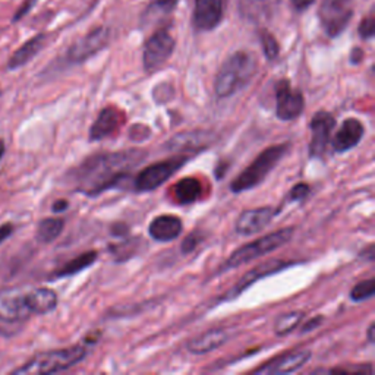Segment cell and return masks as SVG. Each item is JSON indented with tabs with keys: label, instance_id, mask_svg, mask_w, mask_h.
<instances>
[{
	"label": "cell",
	"instance_id": "cell-19",
	"mask_svg": "<svg viewBox=\"0 0 375 375\" xmlns=\"http://www.w3.org/2000/svg\"><path fill=\"white\" fill-rule=\"evenodd\" d=\"M184 232L182 220L176 215L163 214L155 217L148 226L150 236L157 242H172L177 239Z\"/></svg>",
	"mask_w": 375,
	"mask_h": 375
},
{
	"label": "cell",
	"instance_id": "cell-17",
	"mask_svg": "<svg viewBox=\"0 0 375 375\" xmlns=\"http://www.w3.org/2000/svg\"><path fill=\"white\" fill-rule=\"evenodd\" d=\"M277 211L271 207H260V209H252V210H245L244 213H240L236 220V232L239 235H256L261 232L262 229L267 227L270 222L274 219Z\"/></svg>",
	"mask_w": 375,
	"mask_h": 375
},
{
	"label": "cell",
	"instance_id": "cell-40",
	"mask_svg": "<svg viewBox=\"0 0 375 375\" xmlns=\"http://www.w3.org/2000/svg\"><path fill=\"white\" fill-rule=\"evenodd\" d=\"M68 207H69V202H68V201H65V200H57V201L53 204L52 210H53L55 213H62V211H65Z\"/></svg>",
	"mask_w": 375,
	"mask_h": 375
},
{
	"label": "cell",
	"instance_id": "cell-3",
	"mask_svg": "<svg viewBox=\"0 0 375 375\" xmlns=\"http://www.w3.org/2000/svg\"><path fill=\"white\" fill-rule=\"evenodd\" d=\"M294 232H295L294 227H283L280 231H276L270 235H265L260 239L249 242V244L244 247H240L239 249L232 252L231 257L223 262L220 267V273L235 270L240 267V265L269 256L273 251L285 247L287 242H290V239L294 238Z\"/></svg>",
	"mask_w": 375,
	"mask_h": 375
},
{
	"label": "cell",
	"instance_id": "cell-42",
	"mask_svg": "<svg viewBox=\"0 0 375 375\" xmlns=\"http://www.w3.org/2000/svg\"><path fill=\"white\" fill-rule=\"evenodd\" d=\"M3 154H5V144H3V141H0V160H2Z\"/></svg>",
	"mask_w": 375,
	"mask_h": 375
},
{
	"label": "cell",
	"instance_id": "cell-18",
	"mask_svg": "<svg viewBox=\"0 0 375 375\" xmlns=\"http://www.w3.org/2000/svg\"><path fill=\"white\" fill-rule=\"evenodd\" d=\"M364 125L360 120L355 117H349L342 124L340 129L336 132V135L331 141L333 148L336 153H346L349 150L355 148L359 141L364 137Z\"/></svg>",
	"mask_w": 375,
	"mask_h": 375
},
{
	"label": "cell",
	"instance_id": "cell-28",
	"mask_svg": "<svg viewBox=\"0 0 375 375\" xmlns=\"http://www.w3.org/2000/svg\"><path fill=\"white\" fill-rule=\"evenodd\" d=\"M141 244H142V239L134 238V239H129V240L122 242V244L110 245L108 251H110V253L115 257L116 261L124 262V261H128L132 257L137 256V253L140 252Z\"/></svg>",
	"mask_w": 375,
	"mask_h": 375
},
{
	"label": "cell",
	"instance_id": "cell-32",
	"mask_svg": "<svg viewBox=\"0 0 375 375\" xmlns=\"http://www.w3.org/2000/svg\"><path fill=\"white\" fill-rule=\"evenodd\" d=\"M309 193V186L307 184H298L292 188L289 193V200L290 201H300L304 200Z\"/></svg>",
	"mask_w": 375,
	"mask_h": 375
},
{
	"label": "cell",
	"instance_id": "cell-14",
	"mask_svg": "<svg viewBox=\"0 0 375 375\" xmlns=\"http://www.w3.org/2000/svg\"><path fill=\"white\" fill-rule=\"evenodd\" d=\"M224 0H195L193 8V27L198 31H211L220 26L223 19Z\"/></svg>",
	"mask_w": 375,
	"mask_h": 375
},
{
	"label": "cell",
	"instance_id": "cell-37",
	"mask_svg": "<svg viewBox=\"0 0 375 375\" xmlns=\"http://www.w3.org/2000/svg\"><path fill=\"white\" fill-rule=\"evenodd\" d=\"M316 0H292V6L296 12L307 10Z\"/></svg>",
	"mask_w": 375,
	"mask_h": 375
},
{
	"label": "cell",
	"instance_id": "cell-10",
	"mask_svg": "<svg viewBox=\"0 0 375 375\" xmlns=\"http://www.w3.org/2000/svg\"><path fill=\"white\" fill-rule=\"evenodd\" d=\"M305 108V99L302 93L290 86L289 81H280L276 86V115L280 120L298 119Z\"/></svg>",
	"mask_w": 375,
	"mask_h": 375
},
{
	"label": "cell",
	"instance_id": "cell-16",
	"mask_svg": "<svg viewBox=\"0 0 375 375\" xmlns=\"http://www.w3.org/2000/svg\"><path fill=\"white\" fill-rule=\"evenodd\" d=\"M125 124V113L117 107H104L90 129V141H102L112 137Z\"/></svg>",
	"mask_w": 375,
	"mask_h": 375
},
{
	"label": "cell",
	"instance_id": "cell-5",
	"mask_svg": "<svg viewBox=\"0 0 375 375\" xmlns=\"http://www.w3.org/2000/svg\"><path fill=\"white\" fill-rule=\"evenodd\" d=\"M289 148H290L289 144H277L265 148L231 184L232 192L240 193L260 185L277 166V163L287 154Z\"/></svg>",
	"mask_w": 375,
	"mask_h": 375
},
{
	"label": "cell",
	"instance_id": "cell-26",
	"mask_svg": "<svg viewBox=\"0 0 375 375\" xmlns=\"http://www.w3.org/2000/svg\"><path fill=\"white\" fill-rule=\"evenodd\" d=\"M65 222L62 219H44L37 227V239L43 244H50L64 232Z\"/></svg>",
	"mask_w": 375,
	"mask_h": 375
},
{
	"label": "cell",
	"instance_id": "cell-30",
	"mask_svg": "<svg viewBox=\"0 0 375 375\" xmlns=\"http://www.w3.org/2000/svg\"><path fill=\"white\" fill-rule=\"evenodd\" d=\"M375 294V280L368 279L364 282H359L350 292V299L355 302H364L374 296Z\"/></svg>",
	"mask_w": 375,
	"mask_h": 375
},
{
	"label": "cell",
	"instance_id": "cell-33",
	"mask_svg": "<svg viewBox=\"0 0 375 375\" xmlns=\"http://www.w3.org/2000/svg\"><path fill=\"white\" fill-rule=\"evenodd\" d=\"M200 240H201V238H200V235L197 232L188 235L186 239L184 240V244H182V253H185V256H186V253H191L193 249L198 247Z\"/></svg>",
	"mask_w": 375,
	"mask_h": 375
},
{
	"label": "cell",
	"instance_id": "cell-2",
	"mask_svg": "<svg viewBox=\"0 0 375 375\" xmlns=\"http://www.w3.org/2000/svg\"><path fill=\"white\" fill-rule=\"evenodd\" d=\"M258 70L257 59L248 52L229 56L219 69L214 81V91L220 99H229L244 90Z\"/></svg>",
	"mask_w": 375,
	"mask_h": 375
},
{
	"label": "cell",
	"instance_id": "cell-12",
	"mask_svg": "<svg viewBox=\"0 0 375 375\" xmlns=\"http://www.w3.org/2000/svg\"><path fill=\"white\" fill-rule=\"evenodd\" d=\"M336 120L329 112H318L314 115L311 120V142H309V155L314 159H321L327 151L331 141L333 129Z\"/></svg>",
	"mask_w": 375,
	"mask_h": 375
},
{
	"label": "cell",
	"instance_id": "cell-38",
	"mask_svg": "<svg viewBox=\"0 0 375 375\" xmlns=\"http://www.w3.org/2000/svg\"><path fill=\"white\" fill-rule=\"evenodd\" d=\"M364 50L359 47H355L352 52H350V62H352L354 65H359L362 62V59H364Z\"/></svg>",
	"mask_w": 375,
	"mask_h": 375
},
{
	"label": "cell",
	"instance_id": "cell-22",
	"mask_svg": "<svg viewBox=\"0 0 375 375\" xmlns=\"http://www.w3.org/2000/svg\"><path fill=\"white\" fill-rule=\"evenodd\" d=\"M46 41H47V35L46 34L34 35L32 39H30L28 41L23 43L18 48V50L10 56L9 62H8V69L9 70H15V69L26 66L28 62H31V60L43 50V47L46 46Z\"/></svg>",
	"mask_w": 375,
	"mask_h": 375
},
{
	"label": "cell",
	"instance_id": "cell-21",
	"mask_svg": "<svg viewBox=\"0 0 375 375\" xmlns=\"http://www.w3.org/2000/svg\"><path fill=\"white\" fill-rule=\"evenodd\" d=\"M227 338H229V334L223 329L209 330L200 334L198 337L192 338V340L186 345V349L192 355H205L223 346L227 342Z\"/></svg>",
	"mask_w": 375,
	"mask_h": 375
},
{
	"label": "cell",
	"instance_id": "cell-4",
	"mask_svg": "<svg viewBox=\"0 0 375 375\" xmlns=\"http://www.w3.org/2000/svg\"><path fill=\"white\" fill-rule=\"evenodd\" d=\"M87 354H88L87 349L81 345L52 350V352H46L34 356L26 365L15 369L14 374L27 375V374L64 372L72 367L78 365L81 360L87 358Z\"/></svg>",
	"mask_w": 375,
	"mask_h": 375
},
{
	"label": "cell",
	"instance_id": "cell-29",
	"mask_svg": "<svg viewBox=\"0 0 375 375\" xmlns=\"http://www.w3.org/2000/svg\"><path fill=\"white\" fill-rule=\"evenodd\" d=\"M260 40H261L262 52H264L265 57H267L269 60H274L277 56H279L280 46H279V43H277L276 37L271 32L262 30L260 32Z\"/></svg>",
	"mask_w": 375,
	"mask_h": 375
},
{
	"label": "cell",
	"instance_id": "cell-20",
	"mask_svg": "<svg viewBox=\"0 0 375 375\" xmlns=\"http://www.w3.org/2000/svg\"><path fill=\"white\" fill-rule=\"evenodd\" d=\"M213 142V135L207 131L184 132L171 140L167 148L172 151H197L202 150Z\"/></svg>",
	"mask_w": 375,
	"mask_h": 375
},
{
	"label": "cell",
	"instance_id": "cell-6",
	"mask_svg": "<svg viewBox=\"0 0 375 375\" xmlns=\"http://www.w3.org/2000/svg\"><path fill=\"white\" fill-rule=\"evenodd\" d=\"M358 3L359 0H323L318 17L325 34L330 37L340 35L354 18Z\"/></svg>",
	"mask_w": 375,
	"mask_h": 375
},
{
	"label": "cell",
	"instance_id": "cell-11",
	"mask_svg": "<svg viewBox=\"0 0 375 375\" xmlns=\"http://www.w3.org/2000/svg\"><path fill=\"white\" fill-rule=\"evenodd\" d=\"M294 264H295L294 261L270 260V261H265V262L257 265L256 269H252L251 271H248V273H245L244 276H242L239 279V282L231 290H229V292L222 298V300L227 302V300H233V299L239 298L253 283H257L258 280L265 279V277L273 276L276 273H280V271H283L285 269L290 267V265H294Z\"/></svg>",
	"mask_w": 375,
	"mask_h": 375
},
{
	"label": "cell",
	"instance_id": "cell-27",
	"mask_svg": "<svg viewBox=\"0 0 375 375\" xmlns=\"http://www.w3.org/2000/svg\"><path fill=\"white\" fill-rule=\"evenodd\" d=\"M305 318L304 311H290L277 318L274 324V333L277 336H287L292 333Z\"/></svg>",
	"mask_w": 375,
	"mask_h": 375
},
{
	"label": "cell",
	"instance_id": "cell-9",
	"mask_svg": "<svg viewBox=\"0 0 375 375\" xmlns=\"http://www.w3.org/2000/svg\"><path fill=\"white\" fill-rule=\"evenodd\" d=\"M108 40H110V31H108V28L99 27L91 30L68 48L66 62L70 65L84 64L86 60L103 50L108 44Z\"/></svg>",
	"mask_w": 375,
	"mask_h": 375
},
{
	"label": "cell",
	"instance_id": "cell-8",
	"mask_svg": "<svg viewBox=\"0 0 375 375\" xmlns=\"http://www.w3.org/2000/svg\"><path fill=\"white\" fill-rule=\"evenodd\" d=\"M175 46V39L169 34L167 30L155 31L144 46V69L147 72L159 70L173 55Z\"/></svg>",
	"mask_w": 375,
	"mask_h": 375
},
{
	"label": "cell",
	"instance_id": "cell-15",
	"mask_svg": "<svg viewBox=\"0 0 375 375\" xmlns=\"http://www.w3.org/2000/svg\"><path fill=\"white\" fill-rule=\"evenodd\" d=\"M311 359L309 350H298L286 355L276 356L274 359L265 362L262 367L256 369V374L262 375H279V374H292L299 371Z\"/></svg>",
	"mask_w": 375,
	"mask_h": 375
},
{
	"label": "cell",
	"instance_id": "cell-25",
	"mask_svg": "<svg viewBox=\"0 0 375 375\" xmlns=\"http://www.w3.org/2000/svg\"><path fill=\"white\" fill-rule=\"evenodd\" d=\"M97 258H99V252H97V251L84 252V253H81V256L75 257L74 260L68 261L59 270H56L53 277H55V279H62V277L75 276V274H78V273H81L84 270H87L88 267H91V265L97 261Z\"/></svg>",
	"mask_w": 375,
	"mask_h": 375
},
{
	"label": "cell",
	"instance_id": "cell-24",
	"mask_svg": "<svg viewBox=\"0 0 375 375\" xmlns=\"http://www.w3.org/2000/svg\"><path fill=\"white\" fill-rule=\"evenodd\" d=\"M202 192V185L197 177H184L172 186V193L177 204L186 205L198 201Z\"/></svg>",
	"mask_w": 375,
	"mask_h": 375
},
{
	"label": "cell",
	"instance_id": "cell-31",
	"mask_svg": "<svg viewBox=\"0 0 375 375\" xmlns=\"http://www.w3.org/2000/svg\"><path fill=\"white\" fill-rule=\"evenodd\" d=\"M359 35H360V39H364V40H371L374 37V32H375V19L372 15L367 17L360 21L359 23Z\"/></svg>",
	"mask_w": 375,
	"mask_h": 375
},
{
	"label": "cell",
	"instance_id": "cell-36",
	"mask_svg": "<svg viewBox=\"0 0 375 375\" xmlns=\"http://www.w3.org/2000/svg\"><path fill=\"white\" fill-rule=\"evenodd\" d=\"M324 323V317H316V318H311L308 320L304 325H302V333H309V331H314L316 329H318L320 325Z\"/></svg>",
	"mask_w": 375,
	"mask_h": 375
},
{
	"label": "cell",
	"instance_id": "cell-35",
	"mask_svg": "<svg viewBox=\"0 0 375 375\" xmlns=\"http://www.w3.org/2000/svg\"><path fill=\"white\" fill-rule=\"evenodd\" d=\"M35 2H37V0H27V2L23 3V5L17 10V14L14 15V19H12V22H18V21H21V19H22L23 17H26V15L28 14V12L32 9V6H34Z\"/></svg>",
	"mask_w": 375,
	"mask_h": 375
},
{
	"label": "cell",
	"instance_id": "cell-41",
	"mask_svg": "<svg viewBox=\"0 0 375 375\" xmlns=\"http://www.w3.org/2000/svg\"><path fill=\"white\" fill-rule=\"evenodd\" d=\"M374 331H375V329H374V324H371L369 327H368V331H367L368 342H369V343H372V342H374Z\"/></svg>",
	"mask_w": 375,
	"mask_h": 375
},
{
	"label": "cell",
	"instance_id": "cell-1",
	"mask_svg": "<svg viewBox=\"0 0 375 375\" xmlns=\"http://www.w3.org/2000/svg\"><path fill=\"white\" fill-rule=\"evenodd\" d=\"M145 157L147 154L141 150L94 154L72 172L70 179L75 182L78 192L87 197H99L104 191L122 184Z\"/></svg>",
	"mask_w": 375,
	"mask_h": 375
},
{
	"label": "cell",
	"instance_id": "cell-23",
	"mask_svg": "<svg viewBox=\"0 0 375 375\" xmlns=\"http://www.w3.org/2000/svg\"><path fill=\"white\" fill-rule=\"evenodd\" d=\"M27 305L31 314L44 316L57 307V295L55 290L47 287H37L27 292Z\"/></svg>",
	"mask_w": 375,
	"mask_h": 375
},
{
	"label": "cell",
	"instance_id": "cell-7",
	"mask_svg": "<svg viewBox=\"0 0 375 375\" xmlns=\"http://www.w3.org/2000/svg\"><path fill=\"white\" fill-rule=\"evenodd\" d=\"M188 160L186 155H175L171 159L157 162L151 166L144 167L142 171L135 177V191L138 192H150L159 186H162L166 180L171 179L180 167H182Z\"/></svg>",
	"mask_w": 375,
	"mask_h": 375
},
{
	"label": "cell",
	"instance_id": "cell-13",
	"mask_svg": "<svg viewBox=\"0 0 375 375\" xmlns=\"http://www.w3.org/2000/svg\"><path fill=\"white\" fill-rule=\"evenodd\" d=\"M31 316L27 305V292L18 287L0 290V320L17 323Z\"/></svg>",
	"mask_w": 375,
	"mask_h": 375
},
{
	"label": "cell",
	"instance_id": "cell-39",
	"mask_svg": "<svg viewBox=\"0 0 375 375\" xmlns=\"http://www.w3.org/2000/svg\"><path fill=\"white\" fill-rule=\"evenodd\" d=\"M12 232H14V226L12 224H2L0 226V244H2V242H5L10 235Z\"/></svg>",
	"mask_w": 375,
	"mask_h": 375
},
{
	"label": "cell",
	"instance_id": "cell-34",
	"mask_svg": "<svg viewBox=\"0 0 375 375\" xmlns=\"http://www.w3.org/2000/svg\"><path fill=\"white\" fill-rule=\"evenodd\" d=\"M179 0H154L153 5L155 9H160L164 14H171V12L175 10L176 5Z\"/></svg>",
	"mask_w": 375,
	"mask_h": 375
}]
</instances>
